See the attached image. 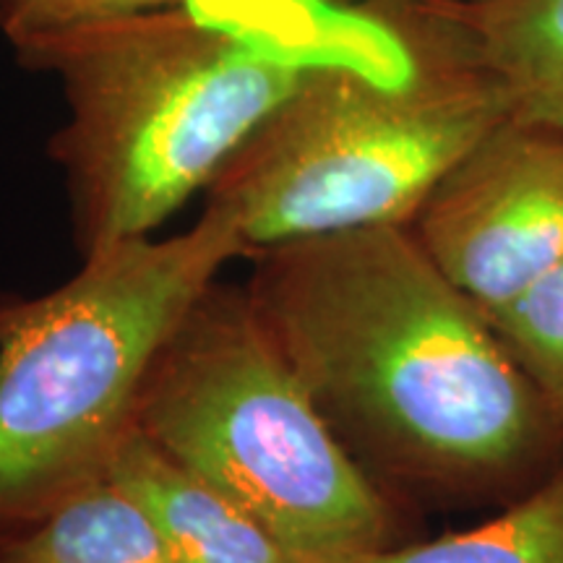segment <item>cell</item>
I'll return each mask as SVG.
<instances>
[{
  "label": "cell",
  "mask_w": 563,
  "mask_h": 563,
  "mask_svg": "<svg viewBox=\"0 0 563 563\" xmlns=\"http://www.w3.org/2000/svg\"><path fill=\"white\" fill-rule=\"evenodd\" d=\"M249 298L347 452L399 498L509 501L563 454V422L410 224L256 249Z\"/></svg>",
  "instance_id": "cell-1"
},
{
  "label": "cell",
  "mask_w": 563,
  "mask_h": 563,
  "mask_svg": "<svg viewBox=\"0 0 563 563\" xmlns=\"http://www.w3.org/2000/svg\"><path fill=\"white\" fill-rule=\"evenodd\" d=\"M371 9L405 47V66L316 63L207 188V203L238 224L251 251L412 224L456 162L511 115L504 87L441 0Z\"/></svg>",
  "instance_id": "cell-2"
},
{
  "label": "cell",
  "mask_w": 563,
  "mask_h": 563,
  "mask_svg": "<svg viewBox=\"0 0 563 563\" xmlns=\"http://www.w3.org/2000/svg\"><path fill=\"white\" fill-rule=\"evenodd\" d=\"M16 55L63 84L68 121L55 157L87 253L152 235L211 186L316 63L340 60L180 5L70 26Z\"/></svg>",
  "instance_id": "cell-3"
},
{
  "label": "cell",
  "mask_w": 563,
  "mask_h": 563,
  "mask_svg": "<svg viewBox=\"0 0 563 563\" xmlns=\"http://www.w3.org/2000/svg\"><path fill=\"white\" fill-rule=\"evenodd\" d=\"M249 251L207 203L180 235L110 243L55 292L0 300V538L104 473L159 352Z\"/></svg>",
  "instance_id": "cell-4"
},
{
  "label": "cell",
  "mask_w": 563,
  "mask_h": 563,
  "mask_svg": "<svg viewBox=\"0 0 563 563\" xmlns=\"http://www.w3.org/2000/svg\"><path fill=\"white\" fill-rule=\"evenodd\" d=\"M133 426L253 514L295 563H365L415 540L410 504L347 452L249 292L209 287L159 352Z\"/></svg>",
  "instance_id": "cell-5"
},
{
  "label": "cell",
  "mask_w": 563,
  "mask_h": 563,
  "mask_svg": "<svg viewBox=\"0 0 563 563\" xmlns=\"http://www.w3.org/2000/svg\"><path fill=\"white\" fill-rule=\"evenodd\" d=\"M428 256L485 313L563 262V133L509 115L412 220Z\"/></svg>",
  "instance_id": "cell-6"
},
{
  "label": "cell",
  "mask_w": 563,
  "mask_h": 563,
  "mask_svg": "<svg viewBox=\"0 0 563 563\" xmlns=\"http://www.w3.org/2000/svg\"><path fill=\"white\" fill-rule=\"evenodd\" d=\"M102 475L146 511L178 563H295L253 514L136 426Z\"/></svg>",
  "instance_id": "cell-7"
},
{
  "label": "cell",
  "mask_w": 563,
  "mask_h": 563,
  "mask_svg": "<svg viewBox=\"0 0 563 563\" xmlns=\"http://www.w3.org/2000/svg\"><path fill=\"white\" fill-rule=\"evenodd\" d=\"M506 91L511 115L563 133V0H441Z\"/></svg>",
  "instance_id": "cell-8"
},
{
  "label": "cell",
  "mask_w": 563,
  "mask_h": 563,
  "mask_svg": "<svg viewBox=\"0 0 563 563\" xmlns=\"http://www.w3.org/2000/svg\"><path fill=\"white\" fill-rule=\"evenodd\" d=\"M0 563H178L146 511L100 475L24 530L0 538Z\"/></svg>",
  "instance_id": "cell-9"
},
{
  "label": "cell",
  "mask_w": 563,
  "mask_h": 563,
  "mask_svg": "<svg viewBox=\"0 0 563 563\" xmlns=\"http://www.w3.org/2000/svg\"><path fill=\"white\" fill-rule=\"evenodd\" d=\"M365 563H563V454L485 522L412 540Z\"/></svg>",
  "instance_id": "cell-10"
},
{
  "label": "cell",
  "mask_w": 563,
  "mask_h": 563,
  "mask_svg": "<svg viewBox=\"0 0 563 563\" xmlns=\"http://www.w3.org/2000/svg\"><path fill=\"white\" fill-rule=\"evenodd\" d=\"M488 319L514 363L563 422V262Z\"/></svg>",
  "instance_id": "cell-11"
},
{
  "label": "cell",
  "mask_w": 563,
  "mask_h": 563,
  "mask_svg": "<svg viewBox=\"0 0 563 563\" xmlns=\"http://www.w3.org/2000/svg\"><path fill=\"white\" fill-rule=\"evenodd\" d=\"M175 0H0V32L13 51L47 34L123 13L152 11Z\"/></svg>",
  "instance_id": "cell-12"
},
{
  "label": "cell",
  "mask_w": 563,
  "mask_h": 563,
  "mask_svg": "<svg viewBox=\"0 0 563 563\" xmlns=\"http://www.w3.org/2000/svg\"><path fill=\"white\" fill-rule=\"evenodd\" d=\"M321 3L327 5H347V3H355V0H321ZM373 3H389V0H368V5Z\"/></svg>",
  "instance_id": "cell-13"
}]
</instances>
